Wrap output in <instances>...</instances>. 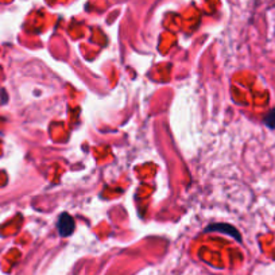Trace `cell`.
<instances>
[{
	"label": "cell",
	"instance_id": "1",
	"mask_svg": "<svg viewBox=\"0 0 275 275\" xmlns=\"http://www.w3.org/2000/svg\"><path fill=\"white\" fill-rule=\"evenodd\" d=\"M57 229H58V233L61 236H69L70 233L73 232L74 229V221L68 213H62L61 216L58 217V221H57Z\"/></svg>",
	"mask_w": 275,
	"mask_h": 275
},
{
	"label": "cell",
	"instance_id": "2",
	"mask_svg": "<svg viewBox=\"0 0 275 275\" xmlns=\"http://www.w3.org/2000/svg\"><path fill=\"white\" fill-rule=\"evenodd\" d=\"M207 231H216V232H224L225 235H229V236L232 237H236L237 241L241 240V236H240V232L237 231L235 227H232V225L229 224H212L209 225L207 228Z\"/></svg>",
	"mask_w": 275,
	"mask_h": 275
},
{
	"label": "cell",
	"instance_id": "3",
	"mask_svg": "<svg viewBox=\"0 0 275 275\" xmlns=\"http://www.w3.org/2000/svg\"><path fill=\"white\" fill-rule=\"evenodd\" d=\"M264 123L267 124V127L271 128V130H274L275 128V110H271L270 112L266 115V118H264Z\"/></svg>",
	"mask_w": 275,
	"mask_h": 275
}]
</instances>
